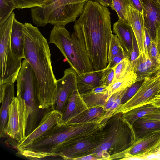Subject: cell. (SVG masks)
Instances as JSON below:
<instances>
[{
	"label": "cell",
	"mask_w": 160,
	"mask_h": 160,
	"mask_svg": "<svg viewBox=\"0 0 160 160\" xmlns=\"http://www.w3.org/2000/svg\"><path fill=\"white\" fill-rule=\"evenodd\" d=\"M111 13L97 1L89 0L84 4L73 32L88 57L93 71L104 69L109 63L112 35Z\"/></svg>",
	"instance_id": "6da1fadb"
},
{
	"label": "cell",
	"mask_w": 160,
	"mask_h": 160,
	"mask_svg": "<svg viewBox=\"0 0 160 160\" xmlns=\"http://www.w3.org/2000/svg\"><path fill=\"white\" fill-rule=\"evenodd\" d=\"M24 58L32 67L38 83L39 108L53 109L56 102L57 79L54 75L48 43L37 27L23 24Z\"/></svg>",
	"instance_id": "7a4b0ae2"
},
{
	"label": "cell",
	"mask_w": 160,
	"mask_h": 160,
	"mask_svg": "<svg viewBox=\"0 0 160 160\" xmlns=\"http://www.w3.org/2000/svg\"><path fill=\"white\" fill-rule=\"evenodd\" d=\"M98 127L96 122L58 123L18 153L31 159L52 156L55 150L67 140L93 132Z\"/></svg>",
	"instance_id": "3957f363"
},
{
	"label": "cell",
	"mask_w": 160,
	"mask_h": 160,
	"mask_svg": "<svg viewBox=\"0 0 160 160\" xmlns=\"http://www.w3.org/2000/svg\"><path fill=\"white\" fill-rule=\"evenodd\" d=\"M103 129L106 133L104 141L91 154L103 155L107 160L127 150L136 140L132 126L123 119L121 112L112 116Z\"/></svg>",
	"instance_id": "277c9868"
},
{
	"label": "cell",
	"mask_w": 160,
	"mask_h": 160,
	"mask_svg": "<svg viewBox=\"0 0 160 160\" xmlns=\"http://www.w3.org/2000/svg\"><path fill=\"white\" fill-rule=\"evenodd\" d=\"M17 96L23 100L28 118L26 136L39 124L44 114L39 107L38 98V83L36 76L28 62L24 59L17 79Z\"/></svg>",
	"instance_id": "5b68a950"
},
{
	"label": "cell",
	"mask_w": 160,
	"mask_h": 160,
	"mask_svg": "<svg viewBox=\"0 0 160 160\" xmlns=\"http://www.w3.org/2000/svg\"><path fill=\"white\" fill-rule=\"evenodd\" d=\"M49 43L54 44L60 50L77 74L93 71L89 58L74 32L70 34L65 26H54Z\"/></svg>",
	"instance_id": "8992f818"
},
{
	"label": "cell",
	"mask_w": 160,
	"mask_h": 160,
	"mask_svg": "<svg viewBox=\"0 0 160 160\" xmlns=\"http://www.w3.org/2000/svg\"><path fill=\"white\" fill-rule=\"evenodd\" d=\"M15 18L13 12L5 22L0 24V85L14 83L22 66V59L13 54L11 47V35Z\"/></svg>",
	"instance_id": "52a82bcc"
},
{
	"label": "cell",
	"mask_w": 160,
	"mask_h": 160,
	"mask_svg": "<svg viewBox=\"0 0 160 160\" xmlns=\"http://www.w3.org/2000/svg\"><path fill=\"white\" fill-rule=\"evenodd\" d=\"M106 136L103 129L97 130L71 138L56 149L52 156H59L65 160L75 159L91 154L103 143Z\"/></svg>",
	"instance_id": "ba28073f"
},
{
	"label": "cell",
	"mask_w": 160,
	"mask_h": 160,
	"mask_svg": "<svg viewBox=\"0 0 160 160\" xmlns=\"http://www.w3.org/2000/svg\"><path fill=\"white\" fill-rule=\"evenodd\" d=\"M28 122L24 101L20 97L16 96L12 98L9 106L8 121L4 131V137H9L18 143L21 142L26 137Z\"/></svg>",
	"instance_id": "9c48e42d"
},
{
	"label": "cell",
	"mask_w": 160,
	"mask_h": 160,
	"mask_svg": "<svg viewBox=\"0 0 160 160\" xmlns=\"http://www.w3.org/2000/svg\"><path fill=\"white\" fill-rule=\"evenodd\" d=\"M159 93L160 71L153 76L145 78L135 95L125 103L120 106L115 114L118 112L123 114L150 103L155 96Z\"/></svg>",
	"instance_id": "30bf717a"
},
{
	"label": "cell",
	"mask_w": 160,
	"mask_h": 160,
	"mask_svg": "<svg viewBox=\"0 0 160 160\" xmlns=\"http://www.w3.org/2000/svg\"><path fill=\"white\" fill-rule=\"evenodd\" d=\"M77 78L76 72L70 67L64 70L62 78L57 80L56 99L53 109L58 110L62 114L69 97L78 88Z\"/></svg>",
	"instance_id": "8fae6325"
},
{
	"label": "cell",
	"mask_w": 160,
	"mask_h": 160,
	"mask_svg": "<svg viewBox=\"0 0 160 160\" xmlns=\"http://www.w3.org/2000/svg\"><path fill=\"white\" fill-rule=\"evenodd\" d=\"M160 140V130L148 133L136 139L128 149L111 160L144 159L147 152Z\"/></svg>",
	"instance_id": "7c38bea8"
},
{
	"label": "cell",
	"mask_w": 160,
	"mask_h": 160,
	"mask_svg": "<svg viewBox=\"0 0 160 160\" xmlns=\"http://www.w3.org/2000/svg\"><path fill=\"white\" fill-rule=\"evenodd\" d=\"M62 114L58 110L52 109L45 112L37 127L21 142L16 148L19 152L29 145L61 121Z\"/></svg>",
	"instance_id": "4fadbf2b"
},
{
	"label": "cell",
	"mask_w": 160,
	"mask_h": 160,
	"mask_svg": "<svg viewBox=\"0 0 160 160\" xmlns=\"http://www.w3.org/2000/svg\"><path fill=\"white\" fill-rule=\"evenodd\" d=\"M142 4L145 27L153 40L160 26V0H140Z\"/></svg>",
	"instance_id": "5bb4252c"
},
{
	"label": "cell",
	"mask_w": 160,
	"mask_h": 160,
	"mask_svg": "<svg viewBox=\"0 0 160 160\" xmlns=\"http://www.w3.org/2000/svg\"><path fill=\"white\" fill-rule=\"evenodd\" d=\"M14 84L6 83L0 85V137H4V131L8 122L9 105L14 97Z\"/></svg>",
	"instance_id": "9a60e30c"
},
{
	"label": "cell",
	"mask_w": 160,
	"mask_h": 160,
	"mask_svg": "<svg viewBox=\"0 0 160 160\" xmlns=\"http://www.w3.org/2000/svg\"><path fill=\"white\" fill-rule=\"evenodd\" d=\"M132 69L137 75V81H142L146 77L150 76L160 71V64L152 59L148 54L143 52L139 54Z\"/></svg>",
	"instance_id": "2e32d148"
},
{
	"label": "cell",
	"mask_w": 160,
	"mask_h": 160,
	"mask_svg": "<svg viewBox=\"0 0 160 160\" xmlns=\"http://www.w3.org/2000/svg\"><path fill=\"white\" fill-rule=\"evenodd\" d=\"M128 22L132 27L138 47L140 54L144 52V23L142 13L130 5Z\"/></svg>",
	"instance_id": "e0dca14e"
},
{
	"label": "cell",
	"mask_w": 160,
	"mask_h": 160,
	"mask_svg": "<svg viewBox=\"0 0 160 160\" xmlns=\"http://www.w3.org/2000/svg\"><path fill=\"white\" fill-rule=\"evenodd\" d=\"M88 108L78 89H75L68 98L60 123H66Z\"/></svg>",
	"instance_id": "ac0fdd59"
},
{
	"label": "cell",
	"mask_w": 160,
	"mask_h": 160,
	"mask_svg": "<svg viewBox=\"0 0 160 160\" xmlns=\"http://www.w3.org/2000/svg\"><path fill=\"white\" fill-rule=\"evenodd\" d=\"M60 0H44L40 6L31 8V15L33 23L38 27H44L48 24Z\"/></svg>",
	"instance_id": "d6986e66"
},
{
	"label": "cell",
	"mask_w": 160,
	"mask_h": 160,
	"mask_svg": "<svg viewBox=\"0 0 160 160\" xmlns=\"http://www.w3.org/2000/svg\"><path fill=\"white\" fill-rule=\"evenodd\" d=\"M113 31L117 36L123 48L130 59L134 34L132 27L126 21L119 19L113 24Z\"/></svg>",
	"instance_id": "ffe728a7"
},
{
	"label": "cell",
	"mask_w": 160,
	"mask_h": 160,
	"mask_svg": "<svg viewBox=\"0 0 160 160\" xmlns=\"http://www.w3.org/2000/svg\"><path fill=\"white\" fill-rule=\"evenodd\" d=\"M105 69L93 71L79 75L77 74L78 89L80 94L89 92L102 85L101 81Z\"/></svg>",
	"instance_id": "44dd1931"
},
{
	"label": "cell",
	"mask_w": 160,
	"mask_h": 160,
	"mask_svg": "<svg viewBox=\"0 0 160 160\" xmlns=\"http://www.w3.org/2000/svg\"><path fill=\"white\" fill-rule=\"evenodd\" d=\"M132 127L136 139L146 134L160 130V119L155 117L153 114L146 115L137 120Z\"/></svg>",
	"instance_id": "7402d4cb"
},
{
	"label": "cell",
	"mask_w": 160,
	"mask_h": 160,
	"mask_svg": "<svg viewBox=\"0 0 160 160\" xmlns=\"http://www.w3.org/2000/svg\"><path fill=\"white\" fill-rule=\"evenodd\" d=\"M23 24L14 18L10 38L11 47L13 54L21 59L24 58V41L22 30Z\"/></svg>",
	"instance_id": "603a6c76"
},
{
	"label": "cell",
	"mask_w": 160,
	"mask_h": 160,
	"mask_svg": "<svg viewBox=\"0 0 160 160\" xmlns=\"http://www.w3.org/2000/svg\"><path fill=\"white\" fill-rule=\"evenodd\" d=\"M106 112L102 106H96L88 108L66 123H83L89 122L99 123L105 115Z\"/></svg>",
	"instance_id": "cb8c5ba5"
},
{
	"label": "cell",
	"mask_w": 160,
	"mask_h": 160,
	"mask_svg": "<svg viewBox=\"0 0 160 160\" xmlns=\"http://www.w3.org/2000/svg\"><path fill=\"white\" fill-rule=\"evenodd\" d=\"M160 114V107L149 103L134 108L122 114L123 119L132 126L138 118L146 115Z\"/></svg>",
	"instance_id": "d4e9b609"
},
{
	"label": "cell",
	"mask_w": 160,
	"mask_h": 160,
	"mask_svg": "<svg viewBox=\"0 0 160 160\" xmlns=\"http://www.w3.org/2000/svg\"><path fill=\"white\" fill-rule=\"evenodd\" d=\"M81 95L88 108L96 106L103 107L111 96L108 91L102 93L90 91Z\"/></svg>",
	"instance_id": "484cf974"
},
{
	"label": "cell",
	"mask_w": 160,
	"mask_h": 160,
	"mask_svg": "<svg viewBox=\"0 0 160 160\" xmlns=\"http://www.w3.org/2000/svg\"><path fill=\"white\" fill-rule=\"evenodd\" d=\"M137 76L133 70L123 78L111 84L108 87L111 95L112 94L130 86L137 81Z\"/></svg>",
	"instance_id": "4316f807"
},
{
	"label": "cell",
	"mask_w": 160,
	"mask_h": 160,
	"mask_svg": "<svg viewBox=\"0 0 160 160\" xmlns=\"http://www.w3.org/2000/svg\"><path fill=\"white\" fill-rule=\"evenodd\" d=\"M113 68L115 77L112 83L123 78L133 70L130 60L128 57L125 58Z\"/></svg>",
	"instance_id": "83f0119b"
},
{
	"label": "cell",
	"mask_w": 160,
	"mask_h": 160,
	"mask_svg": "<svg viewBox=\"0 0 160 160\" xmlns=\"http://www.w3.org/2000/svg\"><path fill=\"white\" fill-rule=\"evenodd\" d=\"M113 6L112 10L117 12L119 19L128 22V15L129 6V0H112Z\"/></svg>",
	"instance_id": "f1b7e54d"
},
{
	"label": "cell",
	"mask_w": 160,
	"mask_h": 160,
	"mask_svg": "<svg viewBox=\"0 0 160 160\" xmlns=\"http://www.w3.org/2000/svg\"><path fill=\"white\" fill-rule=\"evenodd\" d=\"M15 9L13 0H0V24L5 22Z\"/></svg>",
	"instance_id": "f546056e"
},
{
	"label": "cell",
	"mask_w": 160,
	"mask_h": 160,
	"mask_svg": "<svg viewBox=\"0 0 160 160\" xmlns=\"http://www.w3.org/2000/svg\"><path fill=\"white\" fill-rule=\"evenodd\" d=\"M143 81H137L125 90L121 97L120 106L125 103L135 95L141 85Z\"/></svg>",
	"instance_id": "4dcf8cb0"
},
{
	"label": "cell",
	"mask_w": 160,
	"mask_h": 160,
	"mask_svg": "<svg viewBox=\"0 0 160 160\" xmlns=\"http://www.w3.org/2000/svg\"><path fill=\"white\" fill-rule=\"evenodd\" d=\"M44 0H13L15 9L32 8L41 6Z\"/></svg>",
	"instance_id": "1f68e13d"
},
{
	"label": "cell",
	"mask_w": 160,
	"mask_h": 160,
	"mask_svg": "<svg viewBox=\"0 0 160 160\" xmlns=\"http://www.w3.org/2000/svg\"><path fill=\"white\" fill-rule=\"evenodd\" d=\"M122 48V47L117 36L115 34H112L109 50V63L118 53Z\"/></svg>",
	"instance_id": "d6a6232c"
},
{
	"label": "cell",
	"mask_w": 160,
	"mask_h": 160,
	"mask_svg": "<svg viewBox=\"0 0 160 160\" xmlns=\"http://www.w3.org/2000/svg\"><path fill=\"white\" fill-rule=\"evenodd\" d=\"M114 77L115 73L113 68L107 67L105 68L101 79V85H103L108 87L112 83Z\"/></svg>",
	"instance_id": "836d02e7"
},
{
	"label": "cell",
	"mask_w": 160,
	"mask_h": 160,
	"mask_svg": "<svg viewBox=\"0 0 160 160\" xmlns=\"http://www.w3.org/2000/svg\"><path fill=\"white\" fill-rule=\"evenodd\" d=\"M89 0H60L55 12L60 13L64 12L70 4L86 2Z\"/></svg>",
	"instance_id": "e575fe53"
},
{
	"label": "cell",
	"mask_w": 160,
	"mask_h": 160,
	"mask_svg": "<svg viewBox=\"0 0 160 160\" xmlns=\"http://www.w3.org/2000/svg\"><path fill=\"white\" fill-rule=\"evenodd\" d=\"M148 54L152 59L160 64V54L154 40L152 41L148 49Z\"/></svg>",
	"instance_id": "d590c367"
},
{
	"label": "cell",
	"mask_w": 160,
	"mask_h": 160,
	"mask_svg": "<svg viewBox=\"0 0 160 160\" xmlns=\"http://www.w3.org/2000/svg\"><path fill=\"white\" fill-rule=\"evenodd\" d=\"M128 57L127 54L122 48L118 53L113 58L109 63L107 68H113L115 66L121 62L125 58Z\"/></svg>",
	"instance_id": "8d00e7d4"
},
{
	"label": "cell",
	"mask_w": 160,
	"mask_h": 160,
	"mask_svg": "<svg viewBox=\"0 0 160 160\" xmlns=\"http://www.w3.org/2000/svg\"><path fill=\"white\" fill-rule=\"evenodd\" d=\"M132 42V48L130 58L132 69L135 61L140 54L138 47L134 34L133 36Z\"/></svg>",
	"instance_id": "74e56055"
},
{
	"label": "cell",
	"mask_w": 160,
	"mask_h": 160,
	"mask_svg": "<svg viewBox=\"0 0 160 160\" xmlns=\"http://www.w3.org/2000/svg\"><path fill=\"white\" fill-rule=\"evenodd\" d=\"M125 89L117 92L112 94L110 96L107 102L103 106V108L106 111H108L112 107L116 99Z\"/></svg>",
	"instance_id": "f35d334b"
},
{
	"label": "cell",
	"mask_w": 160,
	"mask_h": 160,
	"mask_svg": "<svg viewBox=\"0 0 160 160\" xmlns=\"http://www.w3.org/2000/svg\"><path fill=\"white\" fill-rule=\"evenodd\" d=\"M152 39L147 29L144 28V53L148 54V49Z\"/></svg>",
	"instance_id": "ab89813d"
},
{
	"label": "cell",
	"mask_w": 160,
	"mask_h": 160,
	"mask_svg": "<svg viewBox=\"0 0 160 160\" xmlns=\"http://www.w3.org/2000/svg\"><path fill=\"white\" fill-rule=\"evenodd\" d=\"M104 160L103 158L97 153H92L76 158L75 160Z\"/></svg>",
	"instance_id": "60d3db41"
},
{
	"label": "cell",
	"mask_w": 160,
	"mask_h": 160,
	"mask_svg": "<svg viewBox=\"0 0 160 160\" xmlns=\"http://www.w3.org/2000/svg\"><path fill=\"white\" fill-rule=\"evenodd\" d=\"M130 6L142 13L143 9L140 0H129Z\"/></svg>",
	"instance_id": "b9f144b4"
},
{
	"label": "cell",
	"mask_w": 160,
	"mask_h": 160,
	"mask_svg": "<svg viewBox=\"0 0 160 160\" xmlns=\"http://www.w3.org/2000/svg\"><path fill=\"white\" fill-rule=\"evenodd\" d=\"M154 40L156 43L160 54V26L157 30L155 37Z\"/></svg>",
	"instance_id": "7bdbcfd3"
},
{
	"label": "cell",
	"mask_w": 160,
	"mask_h": 160,
	"mask_svg": "<svg viewBox=\"0 0 160 160\" xmlns=\"http://www.w3.org/2000/svg\"><path fill=\"white\" fill-rule=\"evenodd\" d=\"M108 91L107 87L102 85L93 89L91 91L94 92L102 93L106 92Z\"/></svg>",
	"instance_id": "ee69618b"
},
{
	"label": "cell",
	"mask_w": 160,
	"mask_h": 160,
	"mask_svg": "<svg viewBox=\"0 0 160 160\" xmlns=\"http://www.w3.org/2000/svg\"><path fill=\"white\" fill-rule=\"evenodd\" d=\"M97 1L102 6L105 7H112V0H97Z\"/></svg>",
	"instance_id": "f6af8a7d"
},
{
	"label": "cell",
	"mask_w": 160,
	"mask_h": 160,
	"mask_svg": "<svg viewBox=\"0 0 160 160\" xmlns=\"http://www.w3.org/2000/svg\"><path fill=\"white\" fill-rule=\"evenodd\" d=\"M155 106L160 107V93L157 95L150 101Z\"/></svg>",
	"instance_id": "bcb514c9"
}]
</instances>
